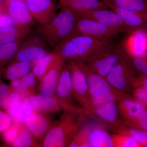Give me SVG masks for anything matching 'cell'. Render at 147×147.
<instances>
[{
	"label": "cell",
	"mask_w": 147,
	"mask_h": 147,
	"mask_svg": "<svg viewBox=\"0 0 147 147\" xmlns=\"http://www.w3.org/2000/svg\"><path fill=\"white\" fill-rule=\"evenodd\" d=\"M111 44L110 38L70 36L55 47L54 51L64 60L84 61Z\"/></svg>",
	"instance_id": "6da1fadb"
},
{
	"label": "cell",
	"mask_w": 147,
	"mask_h": 147,
	"mask_svg": "<svg viewBox=\"0 0 147 147\" xmlns=\"http://www.w3.org/2000/svg\"><path fill=\"white\" fill-rule=\"evenodd\" d=\"M71 109L54 123L42 140L45 147H65L68 146L76 135L78 127L75 112Z\"/></svg>",
	"instance_id": "7a4b0ae2"
},
{
	"label": "cell",
	"mask_w": 147,
	"mask_h": 147,
	"mask_svg": "<svg viewBox=\"0 0 147 147\" xmlns=\"http://www.w3.org/2000/svg\"><path fill=\"white\" fill-rule=\"evenodd\" d=\"M130 31L131 30L128 28L109 26L94 20L77 17L74 30L71 36L83 35L110 38L119 34Z\"/></svg>",
	"instance_id": "3957f363"
},
{
	"label": "cell",
	"mask_w": 147,
	"mask_h": 147,
	"mask_svg": "<svg viewBox=\"0 0 147 147\" xmlns=\"http://www.w3.org/2000/svg\"><path fill=\"white\" fill-rule=\"evenodd\" d=\"M22 44L15 55L16 61L33 63L47 54L46 43L39 34L30 36Z\"/></svg>",
	"instance_id": "277c9868"
},
{
	"label": "cell",
	"mask_w": 147,
	"mask_h": 147,
	"mask_svg": "<svg viewBox=\"0 0 147 147\" xmlns=\"http://www.w3.org/2000/svg\"><path fill=\"white\" fill-rule=\"evenodd\" d=\"M122 47L124 52L134 57H146L147 55V33L145 29L132 30L124 41Z\"/></svg>",
	"instance_id": "5b68a950"
},
{
	"label": "cell",
	"mask_w": 147,
	"mask_h": 147,
	"mask_svg": "<svg viewBox=\"0 0 147 147\" xmlns=\"http://www.w3.org/2000/svg\"><path fill=\"white\" fill-rule=\"evenodd\" d=\"M73 93L70 69L69 65H64L58 81L55 94V96L57 98L61 109L67 110L72 108L70 105V102Z\"/></svg>",
	"instance_id": "8992f818"
},
{
	"label": "cell",
	"mask_w": 147,
	"mask_h": 147,
	"mask_svg": "<svg viewBox=\"0 0 147 147\" xmlns=\"http://www.w3.org/2000/svg\"><path fill=\"white\" fill-rule=\"evenodd\" d=\"M25 1L34 19L40 25L49 22L56 14V5L53 0Z\"/></svg>",
	"instance_id": "52a82bcc"
},
{
	"label": "cell",
	"mask_w": 147,
	"mask_h": 147,
	"mask_svg": "<svg viewBox=\"0 0 147 147\" xmlns=\"http://www.w3.org/2000/svg\"><path fill=\"white\" fill-rule=\"evenodd\" d=\"M73 93L77 100L83 103L89 91L88 79L84 70L75 61L69 60Z\"/></svg>",
	"instance_id": "ba28073f"
},
{
	"label": "cell",
	"mask_w": 147,
	"mask_h": 147,
	"mask_svg": "<svg viewBox=\"0 0 147 147\" xmlns=\"http://www.w3.org/2000/svg\"><path fill=\"white\" fill-rule=\"evenodd\" d=\"M9 14L14 19L16 26L30 30L34 25V19L32 16L25 0L14 1L7 4Z\"/></svg>",
	"instance_id": "9c48e42d"
},
{
	"label": "cell",
	"mask_w": 147,
	"mask_h": 147,
	"mask_svg": "<svg viewBox=\"0 0 147 147\" xmlns=\"http://www.w3.org/2000/svg\"><path fill=\"white\" fill-rule=\"evenodd\" d=\"M76 13L78 17L94 20L109 26L129 28L125 26L118 14L111 9H95Z\"/></svg>",
	"instance_id": "30bf717a"
},
{
	"label": "cell",
	"mask_w": 147,
	"mask_h": 147,
	"mask_svg": "<svg viewBox=\"0 0 147 147\" xmlns=\"http://www.w3.org/2000/svg\"><path fill=\"white\" fill-rule=\"evenodd\" d=\"M65 60L61 57L51 69L40 79L39 86L40 94L45 96H55L56 88Z\"/></svg>",
	"instance_id": "8fae6325"
},
{
	"label": "cell",
	"mask_w": 147,
	"mask_h": 147,
	"mask_svg": "<svg viewBox=\"0 0 147 147\" xmlns=\"http://www.w3.org/2000/svg\"><path fill=\"white\" fill-rule=\"evenodd\" d=\"M49 115L35 111L24 123L36 140L42 141L53 123Z\"/></svg>",
	"instance_id": "7c38bea8"
},
{
	"label": "cell",
	"mask_w": 147,
	"mask_h": 147,
	"mask_svg": "<svg viewBox=\"0 0 147 147\" xmlns=\"http://www.w3.org/2000/svg\"><path fill=\"white\" fill-rule=\"evenodd\" d=\"M28 101L35 111L50 115L60 111L61 107L56 96H45L42 94H33L24 100Z\"/></svg>",
	"instance_id": "4fadbf2b"
},
{
	"label": "cell",
	"mask_w": 147,
	"mask_h": 147,
	"mask_svg": "<svg viewBox=\"0 0 147 147\" xmlns=\"http://www.w3.org/2000/svg\"><path fill=\"white\" fill-rule=\"evenodd\" d=\"M80 134L81 147H111L115 146L114 140L107 131L102 129L96 128L87 133Z\"/></svg>",
	"instance_id": "5bb4252c"
},
{
	"label": "cell",
	"mask_w": 147,
	"mask_h": 147,
	"mask_svg": "<svg viewBox=\"0 0 147 147\" xmlns=\"http://www.w3.org/2000/svg\"><path fill=\"white\" fill-rule=\"evenodd\" d=\"M108 5L110 9L118 14L125 26L131 30L144 28L147 22V13H142L119 8L110 4H108Z\"/></svg>",
	"instance_id": "9a60e30c"
},
{
	"label": "cell",
	"mask_w": 147,
	"mask_h": 147,
	"mask_svg": "<svg viewBox=\"0 0 147 147\" xmlns=\"http://www.w3.org/2000/svg\"><path fill=\"white\" fill-rule=\"evenodd\" d=\"M59 6L67 8L76 13L95 9H107V7L99 0H60Z\"/></svg>",
	"instance_id": "2e32d148"
},
{
	"label": "cell",
	"mask_w": 147,
	"mask_h": 147,
	"mask_svg": "<svg viewBox=\"0 0 147 147\" xmlns=\"http://www.w3.org/2000/svg\"><path fill=\"white\" fill-rule=\"evenodd\" d=\"M61 57L53 51L47 53L42 57L33 63L32 72L40 80Z\"/></svg>",
	"instance_id": "e0dca14e"
},
{
	"label": "cell",
	"mask_w": 147,
	"mask_h": 147,
	"mask_svg": "<svg viewBox=\"0 0 147 147\" xmlns=\"http://www.w3.org/2000/svg\"><path fill=\"white\" fill-rule=\"evenodd\" d=\"M8 111L13 122L24 124L35 110L28 101L23 100L11 106Z\"/></svg>",
	"instance_id": "ac0fdd59"
},
{
	"label": "cell",
	"mask_w": 147,
	"mask_h": 147,
	"mask_svg": "<svg viewBox=\"0 0 147 147\" xmlns=\"http://www.w3.org/2000/svg\"><path fill=\"white\" fill-rule=\"evenodd\" d=\"M126 66L119 61L106 77L107 81L117 89H123L126 86Z\"/></svg>",
	"instance_id": "d6986e66"
},
{
	"label": "cell",
	"mask_w": 147,
	"mask_h": 147,
	"mask_svg": "<svg viewBox=\"0 0 147 147\" xmlns=\"http://www.w3.org/2000/svg\"><path fill=\"white\" fill-rule=\"evenodd\" d=\"M29 31L16 25L0 28V43H9L23 40L29 33Z\"/></svg>",
	"instance_id": "ffe728a7"
},
{
	"label": "cell",
	"mask_w": 147,
	"mask_h": 147,
	"mask_svg": "<svg viewBox=\"0 0 147 147\" xmlns=\"http://www.w3.org/2000/svg\"><path fill=\"white\" fill-rule=\"evenodd\" d=\"M33 63L29 62L16 61L7 69L5 77L7 80L12 81L20 79L30 73Z\"/></svg>",
	"instance_id": "44dd1931"
},
{
	"label": "cell",
	"mask_w": 147,
	"mask_h": 147,
	"mask_svg": "<svg viewBox=\"0 0 147 147\" xmlns=\"http://www.w3.org/2000/svg\"><path fill=\"white\" fill-rule=\"evenodd\" d=\"M107 4L119 8L142 13H147V2L145 0H107Z\"/></svg>",
	"instance_id": "7402d4cb"
},
{
	"label": "cell",
	"mask_w": 147,
	"mask_h": 147,
	"mask_svg": "<svg viewBox=\"0 0 147 147\" xmlns=\"http://www.w3.org/2000/svg\"><path fill=\"white\" fill-rule=\"evenodd\" d=\"M96 113L102 119L113 122L117 117V105L114 101L109 102L96 108Z\"/></svg>",
	"instance_id": "603a6c76"
},
{
	"label": "cell",
	"mask_w": 147,
	"mask_h": 147,
	"mask_svg": "<svg viewBox=\"0 0 147 147\" xmlns=\"http://www.w3.org/2000/svg\"><path fill=\"white\" fill-rule=\"evenodd\" d=\"M36 140L30 131L24 125L18 137L11 145L15 147L36 146L37 144Z\"/></svg>",
	"instance_id": "cb8c5ba5"
},
{
	"label": "cell",
	"mask_w": 147,
	"mask_h": 147,
	"mask_svg": "<svg viewBox=\"0 0 147 147\" xmlns=\"http://www.w3.org/2000/svg\"><path fill=\"white\" fill-rule=\"evenodd\" d=\"M23 40L9 43H0V61H4L15 56Z\"/></svg>",
	"instance_id": "d4e9b609"
},
{
	"label": "cell",
	"mask_w": 147,
	"mask_h": 147,
	"mask_svg": "<svg viewBox=\"0 0 147 147\" xmlns=\"http://www.w3.org/2000/svg\"><path fill=\"white\" fill-rule=\"evenodd\" d=\"M24 124L13 122L3 133V139L6 144L12 145L16 140L24 126Z\"/></svg>",
	"instance_id": "484cf974"
},
{
	"label": "cell",
	"mask_w": 147,
	"mask_h": 147,
	"mask_svg": "<svg viewBox=\"0 0 147 147\" xmlns=\"http://www.w3.org/2000/svg\"><path fill=\"white\" fill-rule=\"evenodd\" d=\"M123 106L127 115L131 117H138L145 111L144 108L142 104L129 99L124 100Z\"/></svg>",
	"instance_id": "4316f807"
},
{
	"label": "cell",
	"mask_w": 147,
	"mask_h": 147,
	"mask_svg": "<svg viewBox=\"0 0 147 147\" xmlns=\"http://www.w3.org/2000/svg\"><path fill=\"white\" fill-rule=\"evenodd\" d=\"M11 90L4 83L0 82V106L4 110H8L10 107L9 96Z\"/></svg>",
	"instance_id": "83f0119b"
},
{
	"label": "cell",
	"mask_w": 147,
	"mask_h": 147,
	"mask_svg": "<svg viewBox=\"0 0 147 147\" xmlns=\"http://www.w3.org/2000/svg\"><path fill=\"white\" fill-rule=\"evenodd\" d=\"M115 99V95L111 92L99 97L92 98V104L94 107L97 108L106 103L113 102Z\"/></svg>",
	"instance_id": "f1b7e54d"
},
{
	"label": "cell",
	"mask_w": 147,
	"mask_h": 147,
	"mask_svg": "<svg viewBox=\"0 0 147 147\" xmlns=\"http://www.w3.org/2000/svg\"><path fill=\"white\" fill-rule=\"evenodd\" d=\"M117 146L123 147H138L139 145V143L131 137H119L118 139H117L116 142L114 143Z\"/></svg>",
	"instance_id": "f546056e"
},
{
	"label": "cell",
	"mask_w": 147,
	"mask_h": 147,
	"mask_svg": "<svg viewBox=\"0 0 147 147\" xmlns=\"http://www.w3.org/2000/svg\"><path fill=\"white\" fill-rule=\"evenodd\" d=\"M12 119L9 114L0 111V132L6 130L12 123Z\"/></svg>",
	"instance_id": "4dcf8cb0"
},
{
	"label": "cell",
	"mask_w": 147,
	"mask_h": 147,
	"mask_svg": "<svg viewBox=\"0 0 147 147\" xmlns=\"http://www.w3.org/2000/svg\"><path fill=\"white\" fill-rule=\"evenodd\" d=\"M131 137L135 139L139 144L147 147V132L137 129H131L130 131Z\"/></svg>",
	"instance_id": "1f68e13d"
},
{
	"label": "cell",
	"mask_w": 147,
	"mask_h": 147,
	"mask_svg": "<svg viewBox=\"0 0 147 147\" xmlns=\"http://www.w3.org/2000/svg\"><path fill=\"white\" fill-rule=\"evenodd\" d=\"M133 64L137 70L147 75V59H145L144 58L134 57Z\"/></svg>",
	"instance_id": "d6a6232c"
},
{
	"label": "cell",
	"mask_w": 147,
	"mask_h": 147,
	"mask_svg": "<svg viewBox=\"0 0 147 147\" xmlns=\"http://www.w3.org/2000/svg\"><path fill=\"white\" fill-rule=\"evenodd\" d=\"M16 25L14 19L9 14H3L0 18V28Z\"/></svg>",
	"instance_id": "836d02e7"
},
{
	"label": "cell",
	"mask_w": 147,
	"mask_h": 147,
	"mask_svg": "<svg viewBox=\"0 0 147 147\" xmlns=\"http://www.w3.org/2000/svg\"><path fill=\"white\" fill-rule=\"evenodd\" d=\"M23 99V97L20 93L18 92L14 91L11 90L10 96H9V102H10V107L22 101Z\"/></svg>",
	"instance_id": "e575fe53"
},
{
	"label": "cell",
	"mask_w": 147,
	"mask_h": 147,
	"mask_svg": "<svg viewBox=\"0 0 147 147\" xmlns=\"http://www.w3.org/2000/svg\"><path fill=\"white\" fill-rule=\"evenodd\" d=\"M138 119L140 126L147 132V111H144L138 117Z\"/></svg>",
	"instance_id": "d590c367"
},
{
	"label": "cell",
	"mask_w": 147,
	"mask_h": 147,
	"mask_svg": "<svg viewBox=\"0 0 147 147\" xmlns=\"http://www.w3.org/2000/svg\"><path fill=\"white\" fill-rule=\"evenodd\" d=\"M137 95L140 100L147 103V90L146 89L139 90L137 92Z\"/></svg>",
	"instance_id": "8d00e7d4"
},
{
	"label": "cell",
	"mask_w": 147,
	"mask_h": 147,
	"mask_svg": "<svg viewBox=\"0 0 147 147\" xmlns=\"http://www.w3.org/2000/svg\"><path fill=\"white\" fill-rule=\"evenodd\" d=\"M143 84H144L145 89L147 90V76L144 78V81H143Z\"/></svg>",
	"instance_id": "74e56055"
},
{
	"label": "cell",
	"mask_w": 147,
	"mask_h": 147,
	"mask_svg": "<svg viewBox=\"0 0 147 147\" xmlns=\"http://www.w3.org/2000/svg\"><path fill=\"white\" fill-rule=\"evenodd\" d=\"M18 1V0H6V4L11 2L14 1Z\"/></svg>",
	"instance_id": "f35d334b"
},
{
	"label": "cell",
	"mask_w": 147,
	"mask_h": 147,
	"mask_svg": "<svg viewBox=\"0 0 147 147\" xmlns=\"http://www.w3.org/2000/svg\"><path fill=\"white\" fill-rule=\"evenodd\" d=\"M145 30L146 31V32L147 33V22L146 23V25H145L144 28Z\"/></svg>",
	"instance_id": "ab89813d"
},
{
	"label": "cell",
	"mask_w": 147,
	"mask_h": 147,
	"mask_svg": "<svg viewBox=\"0 0 147 147\" xmlns=\"http://www.w3.org/2000/svg\"><path fill=\"white\" fill-rule=\"evenodd\" d=\"M2 13L1 11H0V18H1V16L2 15Z\"/></svg>",
	"instance_id": "60d3db41"
},
{
	"label": "cell",
	"mask_w": 147,
	"mask_h": 147,
	"mask_svg": "<svg viewBox=\"0 0 147 147\" xmlns=\"http://www.w3.org/2000/svg\"><path fill=\"white\" fill-rule=\"evenodd\" d=\"M2 1V0H0V2H1V1Z\"/></svg>",
	"instance_id": "b9f144b4"
}]
</instances>
